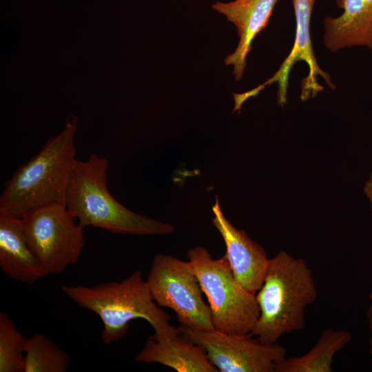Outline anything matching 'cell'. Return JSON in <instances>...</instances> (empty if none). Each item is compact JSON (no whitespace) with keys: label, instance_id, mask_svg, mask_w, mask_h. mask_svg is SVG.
I'll return each instance as SVG.
<instances>
[{"label":"cell","instance_id":"1","mask_svg":"<svg viewBox=\"0 0 372 372\" xmlns=\"http://www.w3.org/2000/svg\"><path fill=\"white\" fill-rule=\"evenodd\" d=\"M61 289L75 304L99 316L103 325L101 338L105 345L122 339L129 322L138 318L148 322L156 338L171 339L181 334L180 328L169 323L170 316L153 300L139 270L120 282L63 285Z\"/></svg>","mask_w":372,"mask_h":372},{"label":"cell","instance_id":"2","mask_svg":"<svg viewBox=\"0 0 372 372\" xmlns=\"http://www.w3.org/2000/svg\"><path fill=\"white\" fill-rule=\"evenodd\" d=\"M77 121L68 120L29 161L14 172L0 196V214L21 218L50 204H64L69 177L76 160Z\"/></svg>","mask_w":372,"mask_h":372},{"label":"cell","instance_id":"3","mask_svg":"<svg viewBox=\"0 0 372 372\" xmlns=\"http://www.w3.org/2000/svg\"><path fill=\"white\" fill-rule=\"evenodd\" d=\"M317 294L306 261L279 251L269 259L263 284L256 293L260 313L250 335L272 344L285 333L302 330L306 307L315 302Z\"/></svg>","mask_w":372,"mask_h":372},{"label":"cell","instance_id":"4","mask_svg":"<svg viewBox=\"0 0 372 372\" xmlns=\"http://www.w3.org/2000/svg\"><path fill=\"white\" fill-rule=\"evenodd\" d=\"M108 161L91 154L76 160L68 180L64 205L83 228L94 227L114 234L167 235L174 227L124 207L107 188Z\"/></svg>","mask_w":372,"mask_h":372},{"label":"cell","instance_id":"5","mask_svg":"<svg viewBox=\"0 0 372 372\" xmlns=\"http://www.w3.org/2000/svg\"><path fill=\"white\" fill-rule=\"evenodd\" d=\"M187 257L207 297L214 329L228 334H250L260 313L256 295L236 280L227 256L213 259L207 249L198 246L188 251Z\"/></svg>","mask_w":372,"mask_h":372},{"label":"cell","instance_id":"6","mask_svg":"<svg viewBox=\"0 0 372 372\" xmlns=\"http://www.w3.org/2000/svg\"><path fill=\"white\" fill-rule=\"evenodd\" d=\"M74 219L61 203L42 206L21 218L28 244L47 275L60 273L80 258L84 228Z\"/></svg>","mask_w":372,"mask_h":372},{"label":"cell","instance_id":"7","mask_svg":"<svg viewBox=\"0 0 372 372\" xmlns=\"http://www.w3.org/2000/svg\"><path fill=\"white\" fill-rule=\"evenodd\" d=\"M146 282L154 302L173 310L180 327L214 329L209 306L203 300L202 289L189 261L158 254Z\"/></svg>","mask_w":372,"mask_h":372},{"label":"cell","instance_id":"8","mask_svg":"<svg viewBox=\"0 0 372 372\" xmlns=\"http://www.w3.org/2000/svg\"><path fill=\"white\" fill-rule=\"evenodd\" d=\"M179 328L183 335L205 348L208 358L220 372H275L276 365L286 358L283 346L263 344L250 334Z\"/></svg>","mask_w":372,"mask_h":372},{"label":"cell","instance_id":"9","mask_svg":"<svg viewBox=\"0 0 372 372\" xmlns=\"http://www.w3.org/2000/svg\"><path fill=\"white\" fill-rule=\"evenodd\" d=\"M296 19V34L290 53L285 59L278 70L263 84L242 94H237V99L242 104L249 97L256 96L266 86L273 83L278 84L277 99L278 105L284 106L287 101V89L289 73L296 63L304 61L309 69L308 75L302 80L300 99L303 101L316 96L324 90L318 81L322 77L331 90L335 85L330 74L318 65L311 39V17L315 0H291Z\"/></svg>","mask_w":372,"mask_h":372},{"label":"cell","instance_id":"10","mask_svg":"<svg viewBox=\"0 0 372 372\" xmlns=\"http://www.w3.org/2000/svg\"><path fill=\"white\" fill-rule=\"evenodd\" d=\"M212 211V223L225 241V255L236 280L246 291L256 295L263 284L269 260L265 249L225 218L218 197Z\"/></svg>","mask_w":372,"mask_h":372},{"label":"cell","instance_id":"11","mask_svg":"<svg viewBox=\"0 0 372 372\" xmlns=\"http://www.w3.org/2000/svg\"><path fill=\"white\" fill-rule=\"evenodd\" d=\"M278 0H234L230 2L217 1L212 8L224 15L235 26L239 41L236 50L228 54L224 61L233 66L235 80H241L244 74L247 58L252 50L255 37L268 25L273 10Z\"/></svg>","mask_w":372,"mask_h":372},{"label":"cell","instance_id":"12","mask_svg":"<svg viewBox=\"0 0 372 372\" xmlns=\"http://www.w3.org/2000/svg\"><path fill=\"white\" fill-rule=\"evenodd\" d=\"M342 13L324 19V44L332 52L358 46L372 50V0H335Z\"/></svg>","mask_w":372,"mask_h":372},{"label":"cell","instance_id":"13","mask_svg":"<svg viewBox=\"0 0 372 372\" xmlns=\"http://www.w3.org/2000/svg\"><path fill=\"white\" fill-rule=\"evenodd\" d=\"M0 267L11 280L28 285L48 276L28 244L21 218L1 214Z\"/></svg>","mask_w":372,"mask_h":372},{"label":"cell","instance_id":"14","mask_svg":"<svg viewBox=\"0 0 372 372\" xmlns=\"http://www.w3.org/2000/svg\"><path fill=\"white\" fill-rule=\"evenodd\" d=\"M135 361L159 363L178 372H218L203 347L190 341L182 334L176 338L148 337Z\"/></svg>","mask_w":372,"mask_h":372},{"label":"cell","instance_id":"15","mask_svg":"<svg viewBox=\"0 0 372 372\" xmlns=\"http://www.w3.org/2000/svg\"><path fill=\"white\" fill-rule=\"evenodd\" d=\"M351 340V335L347 331L326 329L307 353L285 358L276 365L275 372H331L334 356Z\"/></svg>","mask_w":372,"mask_h":372},{"label":"cell","instance_id":"16","mask_svg":"<svg viewBox=\"0 0 372 372\" xmlns=\"http://www.w3.org/2000/svg\"><path fill=\"white\" fill-rule=\"evenodd\" d=\"M70 355L48 336L36 333L25 347L24 372H65Z\"/></svg>","mask_w":372,"mask_h":372},{"label":"cell","instance_id":"17","mask_svg":"<svg viewBox=\"0 0 372 372\" xmlns=\"http://www.w3.org/2000/svg\"><path fill=\"white\" fill-rule=\"evenodd\" d=\"M28 338L19 331L8 316L0 313V372H24Z\"/></svg>","mask_w":372,"mask_h":372},{"label":"cell","instance_id":"18","mask_svg":"<svg viewBox=\"0 0 372 372\" xmlns=\"http://www.w3.org/2000/svg\"><path fill=\"white\" fill-rule=\"evenodd\" d=\"M370 306L367 311V320L369 324V329L370 331V338L369 340V350L370 354L372 355V289L369 294Z\"/></svg>","mask_w":372,"mask_h":372},{"label":"cell","instance_id":"19","mask_svg":"<svg viewBox=\"0 0 372 372\" xmlns=\"http://www.w3.org/2000/svg\"><path fill=\"white\" fill-rule=\"evenodd\" d=\"M363 190L366 198L370 202L372 210V172L370 174L368 179L364 183Z\"/></svg>","mask_w":372,"mask_h":372}]
</instances>
